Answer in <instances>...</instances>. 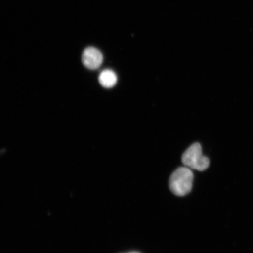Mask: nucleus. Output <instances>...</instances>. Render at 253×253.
I'll list each match as a JSON object with an SVG mask.
<instances>
[{
    "label": "nucleus",
    "mask_w": 253,
    "mask_h": 253,
    "mask_svg": "<svg viewBox=\"0 0 253 253\" xmlns=\"http://www.w3.org/2000/svg\"><path fill=\"white\" fill-rule=\"evenodd\" d=\"M194 174L189 168L181 167L175 170L170 177L169 185L173 194L183 197L191 191Z\"/></svg>",
    "instance_id": "1"
},
{
    "label": "nucleus",
    "mask_w": 253,
    "mask_h": 253,
    "mask_svg": "<svg viewBox=\"0 0 253 253\" xmlns=\"http://www.w3.org/2000/svg\"><path fill=\"white\" fill-rule=\"evenodd\" d=\"M182 162L189 169L204 171L210 166V160L202 154L200 144L195 143L186 150L182 157Z\"/></svg>",
    "instance_id": "2"
},
{
    "label": "nucleus",
    "mask_w": 253,
    "mask_h": 253,
    "mask_svg": "<svg viewBox=\"0 0 253 253\" xmlns=\"http://www.w3.org/2000/svg\"><path fill=\"white\" fill-rule=\"evenodd\" d=\"M85 67L90 70H96L100 67L103 61V56L99 49L94 47L85 49L82 56Z\"/></svg>",
    "instance_id": "3"
},
{
    "label": "nucleus",
    "mask_w": 253,
    "mask_h": 253,
    "mask_svg": "<svg viewBox=\"0 0 253 253\" xmlns=\"http://www.w3.org/2000/svg\"><path fill=\"white\" fill-rule=\"evenodd\" d=\"M99 83L106 88H112L118 82V77L115 72L110 69H105L100 73L99 77Z\"/></svg>",
    "instance_id": "4"
},
{
    "label": "nucleus",
    "mask_w": 253,
    "mask_h": 253,
    "mask_svg": "<svg viewBox=\"0 0 253 253\" xmlns=\"http://www.w3.org/2000/svg\"><path fill=\"white\" fill-rule=\"evenodd\" d=\"M138 253V252H130V253Z\"/></svg>",
    "instance_id": "5"
}]
</instances>
